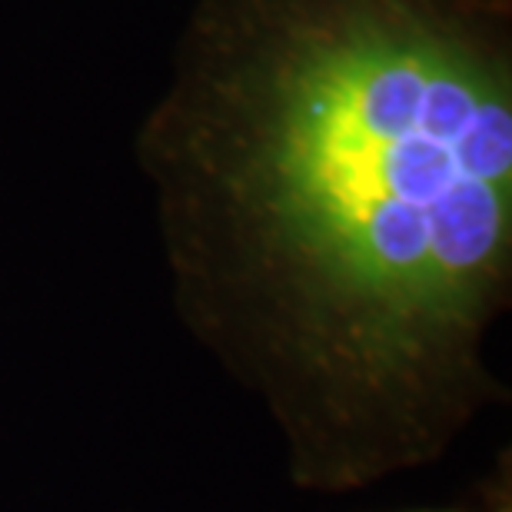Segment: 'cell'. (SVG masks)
Masks as SVG:
<instances>
[{
    "label": "cell",
    "mask_w": 512,
    "mask_h": 512,
    "mask_svg": "<svg viewBox=\"0 0 512 512\" xmlns=\"http://www.w3.org/2000/svg\"><path fill=\"white\" fill-rule=\"evenodd\" d=\"M133 157L183 330L296 489L426 469L506 403L512 0H193Z\"/></svg>",
    "instance_id": "6da1fadb"
},
{
    "label": "cell",
    "mask_w": 512,
    "mask_h": 512,
    "mask_svg": "<svg viewBox=\"0 0 512 512\" xmlns=\"http://www.w3.org/2000/svg\"><path fill=\"white\" fill-rule=\"evenodd\" d=\"M413 512H512L509 506V483L503 489H493L483 506H456V509H413Z\"/></svg>",
    "instance_id": "7a4b0ae2"
}]
</instances>
